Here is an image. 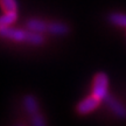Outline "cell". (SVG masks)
Segmentation results:
<instances>
[{
	"mask_svg": "<svg viewBox=\"0 0 126 126\" xmlns=\"http://www.w3.org/2000/svg\"><path fill=\"white\" fill-rule=\"evenodd\" d=\"M0 36L14 41V42H26L28 36V29H20V28H12L11 26L0 27Z\"/></svg>",
	"mask_w": 126,
	"mask_h": 126,
	"instance_id": "3957f363",
	"label": "cell"
},
{
	"mask_svg": "<svg viewBox=\"0 0 126 126\" xmlns=\"http://www.w3.org/2000/svg\"><path fill=\"white\" fill-rule=\"evenodd\" d=\"M31 123H32V126H47L45 117L41 113H37L35 116L31 117Z\"/></svg>",
	"mask_w": 126,
	"mask_h": 126,
	"instance_id": "7c38bea8",
	"label": "cell"
},
{
	"mask_svg": "<svg viewBox=\"0 0 126 126\" xmlns=\"http://www.w3.org/2000/svg\"><path fill=\"white\" fill-rule=\"evenodd\" d=\"M48 32L53 35L63 36L69 33V27L63 22H51L48 23Z\"/></svg>",
	"mask_w": 126,
	"mask_h": 126,
	"instance_id": "52a82bcc",
	"label": "cell"
},
{
	"mask_svg": "<svg viewBox=\"0 0 126 126\" xmlns=\"http://www.w3.org/2000/svg\"><path fill=\"white\" fill-rule=\"evenodd\" d=\"M26 28L31 32L43 33V32H48V23L39 19H29L26 22Z\"/></svg>",
	"mask_w": 126,
	"mask_h": 126,
	"instance_id": "8992f818",
	"label": "cell"
},
{
	"mask_svg": "<svg viewBox=\"0 0 126 126\" xmlns=\"http://www.w3.org/2000/svg\"><path fill=\"white\" fill-rule=\"evenodd\" d=\"M43 42H45V39L42 36V33H35V32L28 31V36L26 43H29V45L33 46H40Z\"/></svg>",
	"mask_w": 126,
	"mask_h": 126,
	"instance_id": "30bf717a",
	"label": "cell"
},
{
	"mask_svg": "<svg viewBox=\"0 0 126 126\" xmlns=\"http://www.w3.org/2000/svg\"><path fill=\"white\" fill-rule=\"evenodd\" d=\"M18 126H23V125H18Z\"/></svg>",
	"mask_w": 126,
	"mask_h": 126,
	"instance_id": "4fadbf2b",
	"label": "cell"
},
{
	"mask_svg": "<svg viewBox=\"0 0 126 126\" xmlns=\"http://www.w3.org/2000/svg\"><path fill=\"white\" fill-rule=\"evenodd\" d=\"M104 102L116 117H118L119 119H126V106L120 100L116 99L113 96L109 94L108 97L104 99Z\"/></svg>",
	"mask_w": 126,
	"mask_h": 126,
	"instance_id": "277c9868",
	"label": "cell"
},
{
	"mask_svg": "<svg viewBox=\"0 0 126 126\" xmlns=\"http://www.w3.org/2000/svg\"><path fill=\"white\" fill-rule=\"evenodd\" d=\"M108 20L112 25H114V26L126 28V14H124V13L113 12V13H111L108 16Z\"/></svg>",
	"mask_w": 126,
	"mask_h": 126,
	"instance_id": "ba28073f",
	"label": "cell"
},
{
	"mask_svg": "<svg viewBox=\"0 0 126 126\" xmlns=\"http://www.w3.org/2000/svg\"><path fill=\"white\" fill-rule=\"evenodd\" d=\"M102 99H99L98 97H96L91 94L90 96H88L86 98H84L83 100H81L79 103L76 105V112L79 116H86L91 113L92 111H94L100 105Z\"/></svg>",
	"mask_w": 126,
	"mask_h": 126,
	"instance_id": "7a4b0ae2",
	"label": "cell"
},
{
	"mask_svg": "<svg viewBox=\"0 0 126 126\" xmlns=\"http://www.w3.org/2000/svg\"><path fill=\"white\" fill-rule=\"evenodd\" d=\"M18 19L16 12H4L2 15H0V27H7L14 23Z\"/></svg>",
	"mask_w": 126,
	"mask_h": 126,
	"instance_id": "9c48e42d",
	"label": "cell"
},
{
	"mask_svg": "<svg viewBox=\"0 0 126 126\" xmlns=\"http://www.w3.org/2000/svg\"><path fill=\"white\" fill-rule=\"evenodd\" d=\"M23 106H25V110L29 116V118L37 114V113H40L39 102L35 98V96H33V94H26L23 97Z\"/></svg>",
	"mask_w": 126,
	"mask_h": 126,
	"instance_id": "5b68a950",
	"label": "cell"
},
{
	"mask_svg": "<svg viewBox=\"0 0 126 126\" xmlns=\"http://www.w3.org/2000/svg\"><path fill=\"white\" fill-rule=\"evenodd\" d=\"M0 6L4 12H16L18 4L16 0H0Z\"/></svg>",
	"mask_w": 126,
	"mask_h": 126,
	"instance_id": "8fae6325",
	"label": "cell"
},
{
	"mask_svg": "<svg viewBox=\"0 0 126 126\" xmlns=\"http://www.w3.org/2000/svg\"><path fill=\"white\" fill-rule=\"evenodd\" d=\"M91 94L98 97L99 99H104L109 94V77L105 72H97L92 79V89Z\"/></svg>",
	"mask_w": 126,
	"mask_h": 126,
	"instance_id": "6da1fadb",
	"label": "cell"
}]
</instances>
